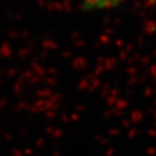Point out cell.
Returning <instances> with one entry per match:
<instances>
[{
    "label": "cell",
    "mask_w": 156,
    "mask_h": 156,
    "mask_svg": "<svg viewBox=\"0 0 156 156\" xmlns=\"http://www.w3.org/2000/svg\"><path fill=\"white\" fill-rule=\"evenodd\" d=\"M123 2L124 0H82L81 8L88 13H97L117 8Z\"/></svg>",
    "instance_id": "6da1fadb"
}]
</instances>
